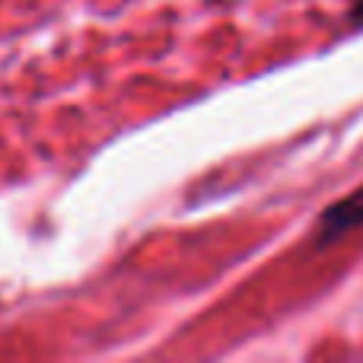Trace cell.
Masks as SVG:
<instances>
[{
  "mask_svg": "<svg viewBox=\"0 0 363 363\" xmlns=\"http://www.w3.org/2000/svg\"><path fill=\"white\" fill-rule=\"evenodd\" d=\"M351 19H354V23H363V0H354V6H351Z\"/></svg>",
  "mask_w": 363,
  "mask_h": 363,
  "instance_id": "2",
  "label": "cell"
},
{
  "mask_svg": "<svg viewBox=\"0 0 363 363\" xmlns=\"http://www.w3.org/2000/svg\"><path fill=\"white\" fill-rule=\"evenodd\" d=\"M357 226H363V185L347 198L325 207V213L319 220V242H335V239H341L345 233L357 230Z\"/></svg>",
  "mask_w": 363,
  "mask_h": 363,
  "instance_id": "1",
  "label": "cell"
}]
</instances>
